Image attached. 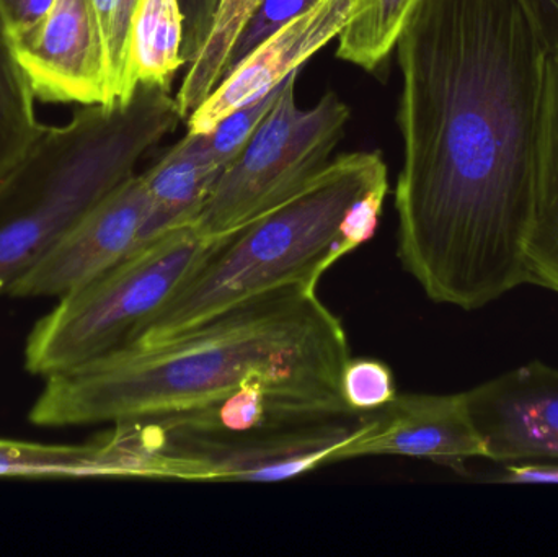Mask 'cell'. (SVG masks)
I'll return each instance as SVG.
<instances>
[{
  "label": "cell",
  "instance_id": "d4e9b609",
  "mask_svg": "<svg viewBox=\"0 0 558 557\" xmlns=\"http://www.w3.org/2000/svg\"><path fill=\"white\" fill-rule=\"evenodd\" d=\"M54 0H0V25L7 35L25 32L43 19Z\"/></svg>",
  "mask_w": 558,
  "mask_h": 557
},
{
  "label": "cell",
  "instance_id": "8992f818",
  "mask_svg": "<svg viewBox=\"0 0 558 557\" xmlns=\"http://www.w3.org/2000/svg\"><path fill=\"white\" fill-rule=\"evenodd\" d=\"M371 424L364 414L251 434L173 431L150 419L113 427L126 453L128 480L271 484L356 460Z\"/></svg>",
  "mask_w": 558,
  "mask_h": 557
},
{
  "label": "cell",
  "instance_id": "8fae6325",
  "mask_svg": "<svg viewBox=\"0 0 558 557\" xmlns=\"http://www.w3.org/2000/svg\"><path fill=\"white\" fill-rule=\"evenodd\" d=\"M351 15V0H317L302 15L268 36L222 77L218 87L190 114L192 134H206L232 111L267 95L292 72L338 38Z\"/></svg>",
  "mask_w": 558,
  "mask_h": 557
},
{
  "label": "cell",
  "instance_id": "cb8c5ba5",
  "mask_svg": "<svg viewBox=\"0 0 558 557\" xmlns=\"http://www.w3.org/2000/svg\"><path fill=\"white\" fill-rule=\"evenodd\" d=\"M185 19V39H183V58L186 65L195 61L202 51L215 19L218 0H179Z\"/></svg>",
  "mask_w": 558,
  "mask_h": 557
},
{
  "label": "cell",
  "instance_id": "44dd1931",
  "mask_svg": "<svg viewBox=\"0 0 558 557\" xmlns=\"http://www.w3.org/2000/svg\"><path fill=\"white\" fill-rule=\"evenodd\" d=\"M340 392L354 415L379 411L399 395L390 366L383 360L366 356L347 360L341 370Z\"/></svg>",
  "mask_w": 558,
  "mask_h": 557
},
{
  "label": "cell",
  "instance_id": "3957f363",
  "mask_svg": "<svg viewBox=\"0 0 558 557\" xmlns=\"http://www.w3.org/2000/svg\"><path fill=\"white\" fill-rule=\"evenodd\" d=\"M170 90L140 85L130 101L78 107L45 124L32 146L0 173V296L179 126Z\"/></svg>",
  "mask_w": 558,
  "mask_h": 557
},
{
  "label": "cell",
  "instance_id": "2e32d148",
  "mask_svg": "<svg viewBox=\"0 0 558 557\" xmlns=\"http://www.w3.org/2000/svg\"><path fill=\"white\" fill-rule=\"evenodd\" d=\"M185 19L179 0H140L131 29V74L134 84L172 90L183 58Z\"/></svg>",
  "mask_w": 558,
  "mask_h": 557
},
{
  "label": "cell",
  "instance_id": "e0dca14e",
  "mask_svg": "<svg viewBox=\"0 0 558 557\" xmlns=\"http://www.w3.org/2000/svg\"><path fill=\"white\" fill-rule=\"evenodd\" d=\"M260 3L262 0H218L211 32L195 61L186 68L175 95L183 121L189 120L225 77L232 51Z\"/></svg>",
  "mask_w": 558,
  "mask_h": 557
},
{
  "label": "cell",
  "instance_id": "9a60e30c",
  "mask_svg": "<svg viewBox=\"0 0 558 557\" xmlns=\"http://www.w3.org/2000/svg\"><path fill=\"white\" fill-rule=\"evenodd\" d=\"M0 480H120L110 434L82 445L0 438Z\"/></svg>",
  "mask_w": 558,
  "mask_h": 557
},
{
  "label": "cell",
  "instance_id": "ba28073f",
  "mask_svg": "<svg viewBox=\"0 0 558 557\" xmlns=\"http://www.w3.org/2000/svg\"><path fill=\"white\" fill-rule=\"evenodd\" d=\"M150 208L149 190L136 173L69 228L9 296L61 300L87 287L141 247Z\"/></svg>",
  "mask_w": 558,
  "mask_h": 557
},
{
  "label": "cell",
  "instance_id": "277c9868",
  "mask_svg": "<svg viewBox=\"0 0 558 557\" xmlns=\"http://www.w3.org/2000/svg\"><path fill=\"white\" fill-rule=\"evenodd\" d=\"M389 189L379 153L330 160L299 192L235 232L126 346L169 342L213 317L288 287L317 291L347 257V225L361 199Z\"/></svg>",
  "mask_w": 558,
  "mask_h": 557
},
{
  "label": "cell",
  "instance_id": "7402d4cb",
  "mask_svg": "<svg viewBox=\"0 0 558 557\" xmlns=\"http://www.w3.org/2000/svg\"><path fill=\"white\" fill-rule=\"evenodd\" d=\"M288 78L258 100L251 101L245 107L232 111L225 120L219 121L209 133L202 134L206 149L222 170L228 169L241 156L268 111L277 104Z\"/></svg>",
  "mask_w": 558,
  "mask_h": 557
},
{
  "label": "cell",
  "instance_id": "6da1fadb",
  "mask_svg": "<svg viewBox=\"0 0 558 557\" xmlns=\"http://www.w3.org/2000/svg\"><path fill=\"white\" fill-rule=\"evenodd\" d=\"M397 257L433 303L527 284L547 55L521 0H420L397 39Z\"/></svg>",
  "mask_w": 558,
  "mask_h": 557
},
{
  "label": "cell",
  "instance_id": "4316f807",
  "mask_svg": "<svg viewBox=\"0 0 558 557\" xmlns=\"http://www.w3.org/2000/svg\"><path fill=\"white\" fill-rule=\"evenodd\" d=\"M498 481L510 484H558V461L505 464V474Z\"/></svg>",
  "mask_w": 558,
  "mask_h": 557
},
{
  "label": "cell",
  "instance_id": "5bb4252c",
  "mask_svg": "<svg viewBox=\"0 0 558 557\" xmlns=\"http://www.w3.org/2000/svg\"><path fill=\"white\" fill-rule=\"evenodd\" d=\"M526 275L527 284L558 294V55L547 58Z\"/></svg>",
  "mask_w": 558,
  "mask_h": 557
},
{
  "label": "cell",
  "instance_id": "ffe728a7",
  "mask_svg": "<svg viewBox=\"0 0 558 557\" xmlns=\"http://www.w3.org/2000/svg\"><path fill=\"white\" fill-rule=\"evenodd\" d=\"M110 69L111 104L130 101L136 92L131 74V29L140 0H92Z\"/></svg>",
  "mask_w": 558,
  "mask_h": 557
},
{
  "label": "cell",
  "instance_id": "7a4b0ae2",
  "mask_svg": "<svg viewBox=\"0 0 558 557\" xmlns=\"http://www.w3.org/2000/svg\"><path fill=\"white\" fill-rule=\"evenodd\" d=\"M347 330L317 291L262 294L157 346H124L45 378L29 409L39 427H85L208 408L251 383L270 386L311 422L356 417L340 376Z\"/></svg>",
  "mask_w": 558,
  "mask_h": 557
},
{
  "label": "cell",
  "instance_id": "d6986e66",
  "mask_svg": "<svg viewBox=\"0 0 558 557\" xmlns=\"http://www.w3.org/2000/svg\"><path fill=\"white\" fill-rule=\"evenodd\" d=\"M36 97L0 25V173L26 153L45 124L36 117Z\"/></svg>",
  "mask_w": 558,
  "mask_h": 557
},
{
  "label": "cell",
  "instance_id": "7c38bea8",
  "mask_svg": "<svg viewBox=\"0 0 558 557\" xmlns=\"http://www.w3.org/2000/svg\"><path fill=\"white\" fill-rule=\"evenodd\" d=\"M373 424L357 458L409 457L433 461L468 474V461L485 458V445L472 421L465 392L397 395L371 412Z\"/></svg>",
  "mask_w": 558,
  "mask_h": 557
},
{
  "label": "cell",
  "instance_id": "4fadbf2b",
  "mask_svg": "<svg viewBox=\"0 0 558 557\" xmlns=\"http://www.w3.org/2000/svg\"><path fill=\"white\" fill-rule=\"evenodd\" d=\"M222 172L206 149L202 134L186 133L150 169L141 173L153 208L140 249L173 229L192 225Z\"/></svg>",
  "mask_w": 558,
  "mask_h": 557
},
{
  "label": "cell",
  "instance_id": "30bf717a",
  "mask_svg": "<svg viewBox=\"0 0 558 557\" xmlns=\"http://www.w3.org/2000/svg\"><path fill=\"white\" fill-rule=\"evenodd\" d=\"M469 411L500 464L558 461V370L527 363L465 391Z\"/></svg>",
  "mask_w": 558,
  "mask_h": 557
},
{
  "label": "cell",
  "instance_id": "ac0fdd59",
  "mask_svg": "<svg viewBox=\"0 0 558 557\" xmlns=\"http://www.w3.org/2000/svg\"><path fill=\"white\" fill-rule=\"evenodd\" d=\"M420 0H351V15L338 35L337 58L373 72L392 55Z\"/></svg>",
  "mask_w": 558,
  "mask_h": 557
},
{
  "label": "cell",
  "instance_id": "9c48e42d",
  "mask_svg": "<svg viewBox=\"0 0 558 557\" xmlns=\"http://www.w3.org/2000/svg\"><path fill=\"white\" fill-rule=\"evenodd\" d=\"M36 100L110 105V69L92 0H54L39 22L10 36Z\"/></svg>",
  "mask_w": 558,
  "mask_h": 557
},
{
  "label": "cell",
  "instance_id": "484cf974",
  "mask_svg": "<svg viewBox=\"0 0 558 557\" xmlns=\"http://www.w3.org/2000/svg\"><path fill=\"white\" fill-rule=\"evenodd\" d=\"M547 55H558V0H521Z\"/></svg>",
  "mask_w": 558,
  "mask_h": 557
},
{
  "label": "cell",
  "instance_id": "603a6c76",
  "mask_svg": "<svg viewBox=\"0 0 558 557\" xmlns=\"http://www.w3.org/2000/svg\"><path fill=\"white\" fill-rule=\"evenodd\" d=\"M317 0H262L257 13L242 33L234 51H232L226 74L232 71L245 56L251 55L268 36L274 35L275 32L294 20L295 16L302 15Z\"/></svg>",
  "mask_w": 558,
  "mask_h": 557
},
{
  "label": "cell",
  "instance_id": "52a82bcc",
  "mask_svg": "<svg viewBox=\"0 0 558 557\" xmlns=\"http://www.w3.org/2000/svg\"><path fill=\"white\" fill-rule=\"evenodd\" d=\"M298 75L299 71L289 75L277 104L196 213L192 226L203 238L228 241L330 162L350 108L335 92H327L311 110H301L295 100Z\"/></svg>",
  "mask_w": 558,
  "mask_h": 557
},
{
  "label": "cell",
  "instance_id": "5b68a950",
  "mask_svg": "<svg viewBox=\"0 0 558 557\" xmlns=\"http://www.w3.org/2000/svg\"><path fill=\"white\" fill-rule=\"evenodd\" d=\"M225 242L182 226L65 294L29 332L26 370L45 379L126 346Z\"/></svg>",
  "mask_w": 558,
  "mask_h": 557
}]
</instances>
